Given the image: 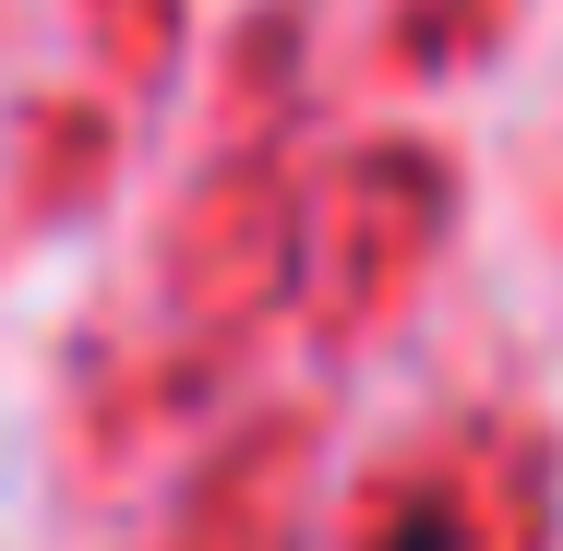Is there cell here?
<instances>
[{
    "instance_id": "cell-1",
    "label": "cell",
    "mask_w": 563,
    "mask_h": 551,
    "mask_svg": "<svg viewBox=\"0 0 563 551\" xmlns=\"http://www.w3.org/2000/svg\"><path fill=\"white\" fill-rule=\"evenodd\" d=\"M396 551H444V540H432V528H408V540H396Z\"/></svg>"
}]
</instances>
